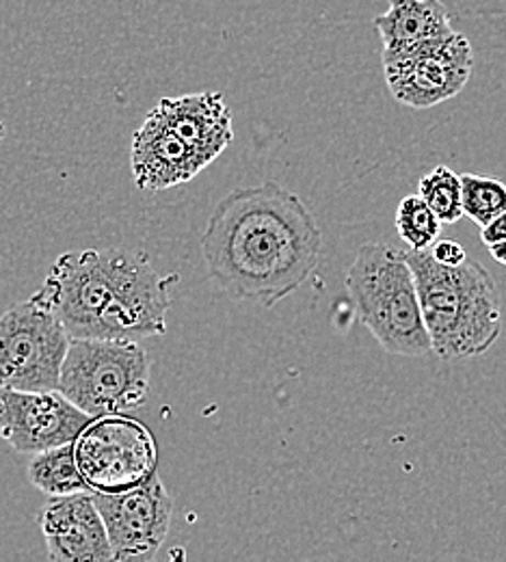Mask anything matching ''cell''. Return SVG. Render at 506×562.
<instances>
[{"instance_id":"obj_13","label":"cell","mask_w":506,"mask_h":562,"mask_svg":"<svg viewBox=\"0 0 506 562\" xmlns=\"http://www.w3.org/2000/svg\"><path fill=\"white\" fill-rule=\"evenodd\" d=\"M131 167L142 191L158 193L191 182L204 167L151 109L133 137Z\"/></svg>"},{"instance_id":"obj_10","label":"cell","mask_w":506,"mask_h":562,"mask_svg":"<svg viewBox=\"0 0 506 562\" xmlns=\"http://www.w3.org/2000/svg\"><path fill=\"white\" fill-rule=\"evenodd\" d=\"M93 420L59 390L20 392L0 387V437L22 454L72 443Z\"/></svg>"},{"instance_id":"obj_14","label":"cell","mask_w":506,"mask_h":562,"mask_svg":"<svg viewBox=\"0 0 506 562\" xmlns=\"http://www.w3.org/2000/svg\"><path fill=\"white\" fill-rule=\"evenodd\" d=\"M387 4L385 13L374 18L383 64L454 33L452 13L441 0H387Z\"/></svg>"},{"instance_id":"obj_5","label":"cell","mask_w":506,"mask_h":562,"mask_svg":"<svg viewBox=\"0 0 506 562\" xmlns=\"http://www.w3.org/2000/svg\"><path fill=\"white\" fill-rule=\"evenodd\" d=\"M151 361L135 340L72 338L59 392L91 418L131 414L149 394Z\"/></svg>"},{"instance_id":"obj_15","label":"cell","mask_w":506,"mask_h":562,"mask_svg":"<svg viewBox=\"0 0 506 562\" xmlns=\"http://www.w3.org/2000/svg\"><path fill=\"white\" fill-rule=\"evenodd\" d=\"M29 481L48 497L91 492L78 470L74 441L35 452L29 463Z\"/></svg>"},{"instance_id":"obj_6","label":"cell","mask_w":506,"mask_h":562,"mask_svg":"<svg viewBox=\"0 0 506 562\" xmlns=\"http://www.w3.org/2000/svg\"><path fill=\"white\" fill-rule=\"evenodd\" d=\"M70 340L64 325L35 299L9 307L0 316V387L59 390Z\"/></svg>"},{"instance_id":"obj_19","label":"cell","mask_w":506,"mask_h":562,"mask_svg":"<svg viewBox=\"0 0 506 562\" xmlns=\"http://www.w3.org/2000/svg\"><path fill=\"white\" fill-rule=\"evenodd\" d=\"M427 251L431 254V258L437 265H443V267H459L468 260L463 245H459L457 240H439L437 238Z\"/></svg>"},{"instance_id":"obj_7","label":"cell","mask_w":506,"mask_h":562,"mask_svg":"<svg viewBox=\"0 0 506 562\" xmlns=\"http://www.w3.org/2000/svg\"><path fill=\"white\" fill-rule=\"evenodd\" d=\"M78 470L91 492L131 490L158 468V446L149 428L128 414L89 422L74 441Z\"/></svg>"},{"instance_id":"obj_20","label":"cell","mask_w":506,"mask_h":562,"mask_svg":"<svg viewBox=\"0 0 506 562\" xmlns=\"http://www.w3.org/2000/svg\"><path fill=\"white\" fill-rule=\"evenodd\" d=\"M481 240L485 247L506 240V211L501 212L494 221H490L485 227H481Z\"/></svg>"},{"instance_id":"obj_16","label":"cell","mask_w":506,"mask_h":562,"mask_svg":"<svg viewBox=\"0 0 506 562\" xmlns=\"http://www.w3.org/2000/svg\"><path fill=\"white\" fill-rule=\"evenodd\" d=\"M418 195L434 211L441 225H454L463 218L461 180L450 167L437 165L427 176H423L418 182Z\"/></svg>"},{"instance_id":"obj_2","label":"cell","mask_w":506,"mask_h":562,"mask_svg":"<svg viewBox=\"0 0 506 562\" xmlns=\"http://www.w3.org/2000/svg\"><path fill=\"white\" fill-rule=\"evenodd\" d=\"M180 276H160L145 251L85 249L64 254L42 288V303L70 338L144 340L167 334Z\"/></svg>"},{"instance_id":"obj_18","label":"cell","mask_w":506,"mask_h":562,"mask_svg":"<svg viewBox=\"0 0 506 562\" xmlns=\"http://www.w3.org/2000/svg\"><path fill=\"white\" fill-rule=\"evenodd\" d=\"M396 229L412 251H427L441 234V223L420 195H407L396 209Z\"/></svg>"},{"instance_id":"obj_4","label":"cell","mask_w":506,"mask_h":562,"mask_svg":"<svg viewBox=\"0 0 506 562\" xmlns=\"http://www.w3.org/2000/svg\"><path fill=\"white\" fill-rule=\"evenodd\" d=\"M345 285L358 316L383 351L405 357L431 352L416 278L403 251L379 243L362 245Z\"/></svg>"},{"instance_id":"obj_9","label":"cell","mask_w":506,"mask_h":562,"mask_svg":"<svg viewBox=\"0 0 506 562\" xmlns=\"http://www.w3.org/2000/svg\"><path fill=\"white\" fill-rule=\"evenodd\" d=\"M472 44L457 31L383 64L390 93L409 109H431L459 95L472 78Z\"/></svg>"},{"instance_id":"obj_3","label":"cell","mask_w":506,"mask_h":562,"mask_svg":"<svg viewBox=\"0 0 506 562\" xmlns=\"http://www.w3.org/2000/svg\"><path fill=\"white\" fill-rule=\"evenodd\" d=\"M414 271L431 351L459 361L490 351L503 331V299L481 262L437 265L429 251L405 254Z\"/></svg>"},{"instance_id":"obj_21","label":"cell","mask_w":506,"mask_h":562,"mask_svg":"<svg viewBox=\"0 0 506 562\" xmlns=\"http://www.w3.org/2000/svg\"><path fill=\"white\" fill-rule=\"evenodd\" d=\"M487 249H490V254H492V258H494L496 262H501L503 267H506V240L494 243V245H490Z\"/></svg>"},{"instance_id":"obj_12","label":"cell","mask_w":506,"mask_h":562,"mask_svg":"<svg viewBox=\"0 0 506 562\" xmlns=\"http://www.w3.org/2000/svg\"><path fill=\"white\" fill-rule=\"evenodd\" d=\"M154 111L165 126L182 140L206 169L234 140L232 113L223 93L204 91L162 98Z\"/></svg>"},{"instance_id":"obj_11","label":"cell","mask_w":506,"mask_h":562,"mask_svg":"<svg viewBox=\"0 0 506 562\" xmlns=\"http://www.w3.org/2000/svg\"><path fill=\"white\" fill-rule=\"evenodd\" d=\"M40 528L53 562L113 561L93 493L50 497L40 510Z\"/></svg>"},{"instance_id":"obj_1","label":"cell","mask_w":506,"mask_h":562,"mask_svg":"<svg viewBox=\"0 0 506 562\" xmlns=\"http://www.w3.org/2000/svg\"><path fill=\"white\" fill-rule=\"evenodd\" d=\"M321 249L314 212L278 182L234 189L211 212L202 234L211 280L232 299L265 307L310 280Z\"/></svg>"},{"instance_id":"obj_17","label":"cell","mask_w":506,"mask_h":562,"mask_svg":"<svg viewBox=\"0 0 506 562\" xmlns=\"http://www.w3.org/2000/svg\"><path fill=\"white\" fill-rule=\"evenodd\" d=\"M461 180V206L463 216L472 218L479 227H485L501 212L506 211V184L476 173L459 176Z\"/></svg>"},{"instance_id":"obj_8","label":"cell","mask_w":506,"mask_h":562,"mask_svg":"<svg viewBox=\"0 0 506 562\" xmlns=\"http://www.w3.org/2000/svg\"><path fill=\"white\" fill-rule=\"evenodd\" d=\"M93 493L104 521L113 561H151L167 539L173 497L151 474L144 483L117 493Z\"/></svg>"}]
</instances>
